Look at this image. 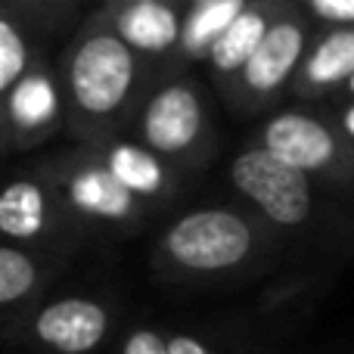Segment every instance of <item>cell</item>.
I'll list each match as a JSON object with an SVG mask.
<instances>
[{
	"label": "cell",
	"instance_id": "obj_16",
	"mask_svg": "<svg viewBox=\"0 0 354 354\" xmlns=\"http://www.w3.org/2000/svg\"><path fill=\"white\" fill-rule=\"evenodd\" d=\"M37 66H41V56H37L35 44H31L28 28L19 22L16 10L6 6L0 12V97L10 93Z\"/></svg>",
	"mask_w": 354,
	"mask_h": 354
},
{
	"label": "cell",
	"instance_id": "obj_14",
	"mask_svg": "<svg viewBox=\"0 0 354 354\" xmlns=\"http://www.w3.org/2000/svg\"><path fill=\"white\" fill-rule=\"evenodd\" d=\"M354 78V25L351 28H324L308 47L301 72L292 84V97L324 100L339 97Z\"/></svg>",
	"mask_w": 354,
	"mask_h": 354
},
{
	"label": "cell",
	"instance_id": "obj_6",
	"mask_svg": "<svg viewBox=\"0 0 354 354\" xmlns=\"http://www.w3.org/2000/svg\"><path fill=\"white\" fill-rule=\"evenodd\" d=\"M277 159L320 180L354 187V143L336 122L308 109L274 112L258 131V140Z\"/></svg>",
	"mask_w": 354,
	"mask_h": 354
},
{
	"label": "cell",
	"instance_id": "obj_20",
	"mask_svg": "<svg viewBox=\"0 0 354 354\" xmlns=\"http://www.w3.org/2000/svg\"><path fill=\"white\" fill-rule=\"evenodd\" d=\"M59 3H68V0H6V6L19 10L22 16H47V12H53Z\"/></svg>",
	"mask_w": 354,
	"mask_h": 354
},
{
	"label": "cell",
	"instance_id": "obj_4",
	"mask_svg": "<svg viewBox=\"0 0 354 354\" xmlns=\"http://www.w3.org/2000/svg\"><path fill=\"white\" fill-rule=\"evenodd\" d=\"M62 199L68 218L78 230H118L131 233L153 214V205L137 199L115 177L109 165L97 156L93 147H81L78 153L59 156L44 168Z\"/></svg>",
	"mask_w": 354,
	"mask_h": 354
},
{
	"label": "cell",
	"instance_id": "obj_25",
	"mask_svg": "<svg viewBox=\"0 0 354 354\" xmlns=\"http://www.w3.org/2000/svg\"><path fill=\"white\" fill-rule=\"evenodd\" d=\"M286 3H305V0H286Z\"/></svg>",
	"mask_w": 354,
	"mask_h": 354
},
{
	"label": "cell",
	"instance_id": "obj_19",
	"mask_svg": "<svg viewBox=\"0 0 354 354\" xmlns=\"http://www.w3.org/2000/svg\"><path fill=\"white\" fill-rule=\"evenodd\" d=\"M122 354H171V348H168V339L162 333L143 326L128 336V342L122 345Z\"/></svg>",
	"mask_w": 354,
	"mask_h": 354
},
{
	"label": "cell",
	"instance_id": "obj_3",
	"mask_svg": "<svg viewBox=\"0 0 354 354\" xmlns=\"http://www.w3.org/2000/svg\"><path fill=\"white\" fill-rule=\"evenodd\" d=\"M261 249V227L249 214L205 205L180 214L159 239V261L183 277H224Z\"/></svg>",
	"mask_w": 354,
	"mask_h": 354
},
{
	"label": "cell",
	"instance_id": "obj_1",
	"mask_svg": "<svg viewBox=\"0 0 354 354\" xmlns=\"http://www.w3.org/2000/svg\"><path fill=\"white\" fill-rule=\"evenodd\" d=\"M56 78L72 134L81 147H97L128 131L137 106L159 81V72L97 19L66 50Z\"/></svg>",
	"mask_w": 354,
	"mask_h": 354
},
{
	"label": "cell",
	"instance_id": "obj_15",
	"mask_svg": "<svg viewBox=\"0 0 354 354\" xmlns=\"http://www.w3.org/2000/svg\"><path fill=\"white\" fill-rule=\"evenodd\" d=\"M252 0H205L199 6L187 10V25H183V44H180V56L183 62H205L208 50L214 47L221 35L230 28V22L239 12L249 6Z\"/></svg>",
	"mask_w": 354,
	"mask_h": 354
},
{
	"label": "cell",
	"instance_id": "obj_17",
	"mask_svg": "<svg viewBox=\"0 0 354 354\" xmlns=\"http://www.w3.org/2000/svg\"><path fill=\"white\" fill-rule=\"evenodd\" d=\"M41 286V261L31 249L16 243L0 245V305L12 311Z\"/></svg>",
	"mask_w": 354,
	"mask_h": 354
},
{
	"label": "cell",
	"instance_id": "obj_12",
	"mask_svg": "<svg viewBox=\"0 0 354 354\" xmlns=\"http://www.w3.org/2000/svg\"><path fill=\"white\" fill-rule=\"evenodd\" d=\"M31 330L44 348L56 354H91L109 333V311L97 299L68 295L44 305Z\"/></svg>",
	"mask_w": 354,
	"mask_h": 354
},
{
	"label": "cell",
	"instance_id": "obj_24",
	"mask_svg": "<svg viewBox=\"0 0 354 354\" xmlns=\"http://www.w3.org/2000/svg\"><path fill=\"white\" fill-rule=\"evenodd\" d=\"M180 3L189 10V6H199V3H205V0H180Z\"/></svg>",
	"mask_w": 354,
	"mask_h": 354
},
{
	"label": "cell",
	"instance_id": "obj_8",
	"mask_svg": "<svg viewBox=\"0 0 354 354\" xmlns=\"http://www.w3.org/2000/svg\"><path fill=\"white\" fill-rule=\"evenodd\" d=\"M0 233L6 243L25 249H50L68 233H78V224L68 218L62 199L56 196L47 174H19L0 193Z\"/></svg>",
	"mask_w": 354,
	"mask_h": 354
},
{
	"label": "cell",
	"instance_id": "obj_7",
	"mask_svg": "<svg viewBox=\"0 0 354 354\" xmlns=\"http://www.w3.org/2000/svg\"><path fill=\"white\" fill-rule=\"evenodd\" d=\"M227 174L233 189L277 230H299L311 221L314 177L277 159L261 143L239 149Z\"/></svg>",
	"mask_w": 354,
	"mask_h": 354
},
{
	"label": "cell",
	"instance_id": "obj_2",
	"mask_svg": "<svg viewBox=\"0 0 354 354\" xmlns=\"http://www.w3.org/2000/svg\"><path fill=\"white\" fill-rule=\"evenodd\" d=\"M128 134L180 174L205 165L214 149L212 115L199 84L189 75H162L137 106Z\"/></svg>",
	"mask_w": 354,
	"mask_h": 354
},
{
	"label": "cell",
	"instance_id": "obj_23",
	"mask_svg": "<svg viewBox=\"0 0 354 354\" xmlns=\"http://www.w3.org/2000/svg\"><path fill=\"white\" fill-rule=\"evenodd\" d=\"M339 100H354V78L348 81V84H345V91L339 93Z\"/></svg>",
	"mask_w": 354,
	"mask_h": 354
},
{
	"label": "cell",
	"instance_id": "obj_21",
	"mask_svg": "<svg viewBox=\"0 0 354 354\" xmlns=\"http://www.w3.org/2000/svg\"><path fill=\"white\" fill-rule=\"evenodd\" d=\"M168 348H171V354H212V348H208L202 339L189 336V333H177V336L168 339Z\"/></svg>",
	"mask_w": 354,
	"mask_h": 354
},
{
	"label": "cell",
	"instance_id": "obj_5",
	"mask_svg": "<svg viewBox=\"0 0 354 354\" xmlns=\"http://www.w3.org/2000/svg\"><path fill=\"white\" fill-rule=\"evenodd\" d=\"M311 22L295 3H286L270 25L261 47L252 53L243 72L233 78L224 97L239 112H255L264 106L283 100V93H292V84L301 72V62L311 47Z\"/></svg>",
	"mask_w": 354,
	"mask_h": 354
},
{
	"label": "cell",
	"instance_id": "obj_10",
	"mask_svg": "<svg viewBox=\"0 0 354 354\" xmlns=\"http://www.w3.org/2000/svg\"><path fill=\"white\" fill-rule=\"evenodd\" d=\"M3 143L6 149H28L47 140L56 124L66 122L62 93L56 72H47L44 62L25 75L10 93H3Z\"/></svg>",
	"mask_w": 354,
	"mask_h": 354
},
{
	"label": "cell",
	"instance_id": "obj_18",
	"mask_svg": "<svg viewBox=\"0 0 354 354\" xmlns=\"http://www.w3.org/2000/svg\"><path fill=\"white\" fill-rule=\"evenodd\" d=\"M305 10L324 28H351L354 0H305Z\"/></svg>",
	"mask_w": 354,
	"mask_h": 354
},
{
	"label": "cell",
	"instance_id": "obj_22",
	"mask_svg": "<svg viewBox=\"0 0 354 354\" xmlns=\"http://www.w3.org/2000/svg\"><path fill=\"white\" fill-rule=\"evenodd\" d=\"M336 124L342 128V134L354 143V100H345V106H342V112H339V122Z\"/></svg>",
	"mask_w": 354,
	"mask_h": 354
},
{
	"label": "cell",
	"instance_id": "obj_9",
	"mask_svg": "<svg viewBox=\"0 0 354 354\" xmlns=\"http://www.w3.org/2000/svg\"><path fill=\"white\" fill-rule=\"evenodd\" d=\"M100 19L153 68L180 56L187 25V6L180 0H112Z\"/></svg>",
	"mask_w": 354,
	"mask_h": 354
},
{
	"label": "cell",
	"instance_id": "obj_11",
	"mask_svg": "<svg viewBox=\"0 0 354 354\" xmlns=\"http://www.w3.org/2000/svg\"><path fill=\"white\" fill-rule=\"evenodd\" d=\"M97 156L115 171V177L147 205L159 208L177 199L180 193V171L174 165H168L162 156H156L153 149H147L140 140L122 131V134L109 137V140L97 143Z\"/></svg>",
	"mask_w": 354,
	"mask_h": 354
},
{
	"label": "cell",
	"instance_id": "obj_13",
	"mask_svg": "<svg viewBox=\"0 0 354 354\" xmlns=\"http://www.w3.org/2000/svg\"><path fill=\"white\" fill-rule=\"evenodd\" d=\"M283 6H286V0H252L230 22V28L214 41V47L205 56V66L221 91H227L233 84V78L243 72L252 53L261 47V41L268 37L270 25L277 22Z\"/></svg>",
	"mask_w": 354,
	"mask_h": 354
}]
</instances>
